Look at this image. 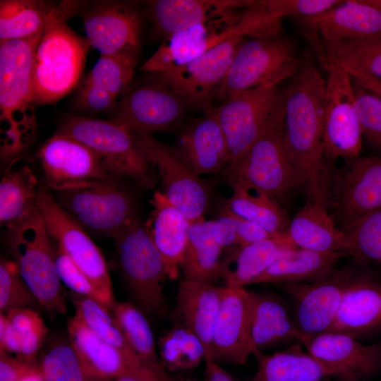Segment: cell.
<instances>
[{
  "instance_id": "cell-8",
  "label": "cell",
  "mask_w": 381,
  "mask_h": 381,
  "mask_svg": "<svg viewBox=\"0 0 381 381\" xmlns=\"http://www.w3.org/2000/svg\"><path fill=\"white\" fill-rule=\"evenodd\" d=\"M8 243L21 277L40 304L50 313H66L56 249L41 212L10 230Z\"/></svg>"
},
{
  "instance_id": "cell-5",
  "label": "cell",
  "mask_w": 381,
  "mask_h": 381,
  "mask_svg": "<svg viewBox=\"0 0 381 381\" xmlns=\"http://www.w3.org/2000/svg\"><path fill=\"white\" fill-rule=\"evenodd\" d=\"M302 62L295 41L282 33L245 40L234 56L217 99L224 102L258 87L278 85L294 77Z\"/></svg>"
},
{
  "instance_id": "cell-43",
  "label": "cell",
  "mask_w": 381,
  "mask_h": 381,
  "mask_svg": "<svg viewBox=\"0 0 381 381\" xmlns=\"http://www.w3.org/2000/svg\"><path fill=\"white\" fill-rule=\"evenodd\" d=\"M325 56L349 75L358 73L381 80V40H321Z\"/></svg>"
},
{
  "instance_id": "cell-33",
  "label": "cell",
  "mask_w": 381,
  "mask_h": 381,
  "mask_svg": "<svg viewBox=\"0 0 381 381\" xmlns=\"http://www.w3.org/2000/svg\"><path fill=\"white\" fill-rule=\"evenodd\" d=\"M286 234L296 248L320 253H344L342 232L321 201L308 198L290 220Z\"/></svg>"
},
{
  "instance_id": "cell-52",
  "label": "cell",
  "mask_w": 381,
  "mask_h": 381,
  "mask_svg": "<svg viewBox=\"0 0 381 381\" xmlns=\"http://www.w3.org/2000/svg\"><path fill=\"white\" fill-rule=\"evenodd\" d=\"M48 332L44 322L41 319L35 325L23 334L20 352L16 357L25 362L35 363L37 356Z\"/></svg>"
},
{
  "instance_id": "cell-18",
  "label": "cell",
  "mask_w": 381,
  "mask_h": 381,
  "mask_svg": "<svg viewBox=\"0 0 381 381\" xmlns=\"http://www.w3.org/2000/svg\"><path fill=\"white\" fill-rule=\"evenodd\" d=\"M162 181L167 200L189 222L203 217L210 201L209 185L177 156L173 147L150 133H134Z\"/></svg>"
},
{
  "instance_id": "cell-34",
  "label": "cell",
  "mask_w": 381,
  "mask_h": 381,
  "mask_svg": "<svg viewBox=\"0 0 381 381\" xmlns=\"http://www.w3.org/2000/svg\"><path fill=\"white\" fill-rule=\"evenodd\" d=\"M252 303L251 337L253 353L282 344L298 341V333L284 303L276 296L250 292Z\"/></svg>"
},
{
  "instance_id": "cell-54",
  "label": "cell",
  "mask_w": 381,
  "mask_h": 381,
  "mask_svg": "<svg viewBox=\"0 0 381 381\" xmlns=\"http://www.w3.org/2000/svg\"><path fill=\"white\" fill-rule=\"evenodd\" d=\"M23 334L11 326L6 314H0V351L14 353L17 356L21 351Z\"/></svg>"
},
{
  "instance_id": "cell-30",
  "label": "cell",
  "mask_w": 381,
  "mask_h": 381,
  "mask_svg": "<svg viewBox=\"0 0 381 381\" xmlns=\"http://www.w3.org/2000/svg\"><path fill=\"white\" fill-rule=\"evenodd\" d=\"M40 185L27 162L16 158L5 169L0 183V223L9 231L40 212Z\"/></svg>"
},
{
  "instance_id": "cell-9",
  "label": "cell",
  "mask_w": 381,
  "mask_h": 381,
  "mask_svg": "<svg viewBox=\"0 0 381 381\" xmlns=\"http://www.w3.org/2000/svg\"><path fill=\"white\" fill-rule=\"evenodd\" d=\"M286 90L268 84L239 93L213 108L226 139L231 162L282 123Z\"/></svg>"
},
{
  "instance_id": "cell-7",
  "label": "cell",
  "mask_w": 381,
  "mask_h": 381,
  "mask_svg": "<svg viewBox=\"0 0 381 381\" xmlns=\"http://www.w3.org/2000/svg\"><path fill=\"white\" fill-rule=\"evenodd\" d=\"M59 133L89 147L112 176L129 177L145 188L156 185L154 166L135 135L111 121L72 116L65 119Z\"/></svg>"
},
{
  "instance_id": "cell-49",
  "label": "cell",
  "mask_w": 381,
  "mask_h": 381,
  "mask_svg": "<svg viewBox=\"0 0 381 381\" xmlns=\"http://www.w3.org/2000/svg\"><path fill=\"white\" fill-rule=\"evenodd\" d=\"M55 259L61 282L75 294L99 301L97 294L90 280L58 246L56 248Z\"/></svg>"
},
{
  "instance_id": "cell-37",
  "label": "cell",
  "mask_w": 381,
  "mask_h": 381,
  "mask_svg": "<svg viewBox=\"0 0 381 381\" xmlns=\"http://www.w3.org/2000/svg\"><path fill=\"white\" fill-rule=\"evenodd\" d=\"M212 221L203 217L189 222L188 238L180 270L183 279L212 284L222 277V248L214 240Z\"/></svg>"
},
{
  "instance_id": "cell-47",
  "label": "cell",
  "mask_w": 381,
  "mask_h": 381,
  "mask_svg": "<svg viewBox=\"0 0 381 381\" xmlns=\"http://www.w3.org/2000/svg\"><path fill=\"white\" fill-rule=\"evenodd\" d=\"M353 85L362 135L372 145L381 149V97L354 82Z\"/></svg>"
},
{
  "instance_id": "cell-12",
  "label": "cell",
  "mask_w": 381,
  "mask_h": 381,
  "mask_svg": "<svg viewBox=\"0 0 381 381\" xmlns=\"http://www.w3.org/2000/svg\"><path fill=\"white\" fill-rule=\"evenodd\" d=\"M37 202L51 238L87 277L99 301L110 310L116 301L108 268L99 249L44 186H40Z\"/></svg>"
},
{
  "instance_id": "cell-57",
  "label": "cell",
  "mask_w": 381,
  "mask_h": 381,
  "mask_svg": "<svg viewBox=\"0 0 381 381\" xmlns=\"http://www.w3.org/2000/svg\"><path fill=\"white\" fill-rule=\"evenodd\" d=\"M350 76L358 85L381 97V80L358 73Z\"/></svg>"
},
{
  "instance_id": "cell-20",
  "label": "cell",
  "mask_w": 381,
  "mask_h": 381,
  "mask_svg": "<svg viewBox=\"0 0 381 381\" xmlns=\"http://www.w3.org/2000/svg\"><path fill=\"white\" fill-rule=\"evenodd\" d=\"M252 303L244 287H223L215 320L209 360L218 364L244 365L253 346L251 337Z\"/></svg>"
},
{
  "instance_id": "cell-28",
  "label": "cell",
  "mask_w": 381,
  "mask_h": 381,
  "mask_svg": "<svg viewBox=\"0 0 381 381\" xmlns=\"http://www.w3.org/2000/svg\"><path fill=\"white\" fill-rule=\"evenodd\" d=\"M381 329V284L357 277L347 287L327 332L355 338Z\"/></svg>"
},
{
  "instance_id": "cell-17",
  "label": "cell",
  "mask_w": 381,
  "mask_h": 381,
  "mask_svg": "<svg viewBox=\"0 0 381 381\" xmlns=\"http://www.w3.org/2000/svg\"><path fill=\"white\" fill-rule=\"evenodd\" d=\"M46 185L56 191L85 187L112 176L99 157L68 135L57 133L38 152Z\"/></svg>"
},
{
  "instance_id": "cell-39",
  "label": "cell",
  "mask_w": 381,
  "mask_h": 381,
  "mask_svg": "<svg viewBox=\"0 0 381 381\" xmlns=\"http://www.w3.org/2000/svg\"><path fill=\"white\" fill-rule=\"evenodd\" d=\"M232 194L224 205L236 215L258 224L276 235L286 232L290 220L277 201L264 191L249 184L229 185Z\"/></svg>"
},
{
  "instance_id": "cell-58",
  "label": "cell",
  "mask_w": 381,
  "mask_h": 381,
  "mask_svg": "<svg viewBox=\"0 0 381 381\" xmlns=\"http://www.w3.org/2000/svg\"><path fill=\"white\" fill-rule=\"evenodd\" d=\"M363 3L381 11V0H361Z\"/></svg>"
},
{
  "instance_id": "cell-21",
  "label": "cell",
  "mask_w": 381,
  "mask_h": 381,
  "mask_svg": "<svg viewBox=\"0 0 381 381\" xmlns=\"http://www.w3.org/2000/svg\"><path fill=\"white\" fill-rule=\"evenodd\" d=\"M311 43L321 40H381V11L361 0L343 1L320 14L296 19Z\"/></svg>"
},
{
  "instance_id": "cell-61",
  "label": "cell",
  "mask_w": 381,
  "mask_h": 381,
  "mask_svg": "<svg viewBox=\"0 0 381 381\" xmlns=\"http://www.w3.org/2000/svg\"><path fill=\"white\" fill-rule=\"evenodd\" d=\"M23 381H44V380L42 376H39V377H30Z\"/></svg>"
},
{
  "instance_id": "cell-59",
  "label": "cell",
  "mask_w": 381,
  "mask_h": 381,
  "mask_svg": "<svg viewBox=\"0 0 381 381\" xmlns=\"http://www.w3.org/2000/svg\"><path fill=\"white\" fill-rule=\"evenodd\" d=\"M114 381H143L133 375H123L114 379Z\"/></svg>"
},
{
  "instance_id": "cell-44",
  "label": "cell",
  "mask_w": 381,
  "mask_h": 381,
  "mask_svg": "<svg viewBox=\"0 0 381 381\" xmlns=\"http://www.w3.org/2000/svg\"><path fill=\"white\" fill-rule=\"evenodd\" d=\"M344 253L358 260L381 262V207L340 229Z\"/></svg>"
},
{
  "instance_id": "cell-48",
  "label": "cell",
  "mask_w": 381,
  "mask_h": 381,
  "mask_svg": "<svg viewBox=\"0 0 381 381\" xmlns=\"http://www.w3.org/2000/svg\"><path fill=\"white\" fill-rule=\"evenodd\" d=\"M339 0H269L265 1L270 13L282 20L294 17L296 20L316 16L340 4Z\"/></svg>"
},
{
  "instance_id": "cell-46",
  "label": "cell",
  "mask_w": 381,
  "mask_h": 381,
  "mask_svg": "<svg viewBox=\"0 0 381 381\" xmlns=\"http://www.w3.org/2000/svg\"><path fill=\"white\" fill-rule=\"evenodd\" d=\"M40 303L21 277L13 261L0 262V313L18 308H35Z\"/></svg>"
},
{
  "instance_id": "cell-16",
  "label": "cell",
  "mask_w": 381,
  "mask_h": 381,
  "mask_svg": "<svg viewBox=\"0 0 381 381\" xmlns=\"http://www.w3.org/2000/svg\"><path fill=\"white\" fill-rule=\"evenodd\" d=\"M330 207L339 229L381 207V155L345 160L332 172Z\"/></svg>"
},
{
  "instance_id": "cell-32",
  "label": "cell",
  "mask_w": 381,
  "mask_h": 381,
  "mask_svg": "<svg viewBox=\"0 0 381 381\" xmlns=\"http://www.w3.org/2000/svg\"><path fill=\"white\" fill-rule=\"evenodd\" d=\"M347 255L341 252L320 253L296 248L279 257L266 270L253 279V284H301L323 279Z\"/></svg>"
},
{
  "instance_id": "cell-35",
  "label": "cell",
  "mask_w": 381,
  "mask_h": 381,
  "mask_svg": "<svg viewBox=\"0 0 381 381\" xmlns=\"http://www.w3.org/2000/svg\"><path fill=\"white\" fill-rule=\"evenodd\" d=\"M75 315L99 337L118 350L143 381H161L140 360L110 310L99 301L77 294L72 296Z\"/></svg>"
},
{
  "instance_id": "cell-11",
  "label": "cell",
  "mask_w": 381,
  "mask_h": 381,
  "mask_svg": "<svg viewBox=\"0 0 381 381\" xmlns=\"http://www.w3.org/2000/svg\"><path fill=\"white\" fill-rule=\"evenodd\" d=\"M219 173L228 185H251L277 202L302 186L284 146L283 121Z\"/></svg>"
},
{
  "instance_id": "cell-22",
  "label": "cell",
  "mask_w": 381,
  "mask_h": 381,
  "mask_svg": "<svg viewBox=\"0 0 381 381\" xmlns=\"http://www.w3.org/2000/svg\"><path fill=\"white\" fill-rule=\"evenodd\" d=\"M86 39L100 55L137 51L140 20L132 6L99 2L83 13Z\"/></svg>"
},
{
  "instance_id": "cell-23",
  "label": "cell",
  "mask_w": 381,
  "mask_h": 381,
  "mask_svg": "<svg viewBox=\"0 0 381 381\" xmlns=\"http://www.w3.org/2000/svg\"><path fill=\"white\" fill-rule=\"evenodd\" d=\"M308 353L333 369L345 381H359L375 373L381 363V347L365 345L349 334L325 332L301 341Z\"/></svg>"
},
{
  "instance_id": "cell-3",
  "label": "cell",
  "mask_w": 381,
  "mask_h": 381,
  "mask_svg": "<svg viewBox=\"0 0 381 381\" xmlns=\"http://www.w3.org/2000/svg\"><path fill=\"white\" fill-rule=\"evenodd\" d=\"M280 33L282 20L269 12L265 1H255L245 9L164 37L140 70L158 73L183 66L233 37H256Z\"/></svg>"
},
{
  "instance_id": "cell-53",
  "label": "cell",
  "mask_w": 381,
  "mask_h": 381,
  "mask_svg": "<svg viewBox=\"0 0 381 381\" xmlns=\"http://www.w3.org/2000/svg\"><path fill=\"white\" fill-rule=\"evenodd\" d=\"M211 231L214 240L222 248L237 245L234 220L224 209H222L219 217L212 221Z\"/></svg>"
},
{
  "instance_id": "cell-31",
  "label": "cell",
  "mask_w": 381,
  "mask_h": 381,
  "mask_svg": "<svg viewBox=\"0 0 381 381\" xmlns=\"http://www.w3.org/2000/svg\"><path fill=\"white\" fill-rule=\"evenodd\" d=\"M68 340L88 373L97 381L123 375L136 377L121 353L99 337L75 315L67 322Z\"/></svg>"
},
{
  "instance_id": "cell-29",
  "label": "cell",
  "mask_w": 381,
  "mask_h": 381,
  "mask_svg": "<svg viewBox=\"0 0 381 381\" xmlns=\"http://www.w3.org/2000/svg\"><path fill=\"white\" fill-rule=\"evenodd\" d=\"M151 217L146 224L165 263L168 278L176 279L179 272L188 238V219L160 191L150 201Z\"/></svg>"
},
{
  "instance_id": "cell-55",
  "label": "cell",
  "mask_w": 381,
  "mask_h": 381,
  "mask_svg": "<svg viewBox=\"0 0 381 381\" xmlns=\"http://www.w3.org/2000/svg\"><path fill=\"white\" fill-rule=\"evenodd\" d=\"M8 323L23 334L35 325L42 318L32 308H18L6 313Z\"/></svg>"
},
{
  "instance_id": "cell-40",
  "label": "cell",
  "mask_w": 381,
  "mask_h": 381,
  "mask_svg": "<svg viewBox=\"0 0 381 381\" xmlns=\"http://www.w3.org/2000/svg\"><path fill=\"white\" fill-rule=\"evenodd\" d=\"M110 311L143 363L161 381H174V376L161 362L152 331L143 312L130 302H116Z\"/></svg>"
},
{
  "instance_id": "cell-62",
  "label": "cell",
  "mask_w": 381,
  "mask_h": 381,
  "mask_svg": "<svg viewBox=\"0 0 381 381\" xmlns=\"http://www.w3.org/2000/svg\"><path fill=\"white\" fill-rule=\"evenodd\" d=\"M318 381H322V380H318Z\"/></svg>"
},
{
  "instance_id": "cell-1",
  "label": "cell",
  "mask_w": 381,
  "mask_h": 381,
  "mask_svg": "<svg viewBox=\"0 0 381 381\" xmlns=\"http://www.w3.org/2000/svg\"><path fill=\"white\" fill-rule=\"evenodd\" d=\"M325 81L308 56L286 90L283 138L308 198L330 206V179L322 154Z\"/></svg>"
},
{
  "instance_id": "cell-4",
  "label": "cell",
  "mask_w": 381,
  "mask_h": 381,
  "mask_svg": "<svg viewBox=\"0 0 381 381\" xmlns=\"http://www.w3.org/2000/svg\"><path fill=\"white\" fill-rule=\"evenodd\" d=\"M43 31L0 43L1 152L4 157L20 151L35 127L32 70Z\"/></svg>"
},
{
  "instance_id": "cell-2",
  "label": "cell",
  "mask_w": 381,
  "mask_h": 381,
  "mask_svg": "<svg viewBox=\"0 0 381 381\" xmlns=\"http://www.w3.org/2000/svg\"><path fill=\"white\" fill-rule=\"evenodd\" d=\"M80 6L78 1H62L54 4L49 14L32 70L35 106L55 103L75 87L80 77L90 46L68 24Z\"/></svg>"
},
{
  "instance_id": "cell-15",
  "label": "cell",
  "mask_w": 381,
  "mask_h": 381,
  "mask_svg": "<svg viewBox=\"0 0 381 381\" xmlns=\"http://www.w3.org/2000/svg\"><path fill=\"white\" fill-rule=\"evenodd\" d=\"M246 37H233L183 66L152 74L181 97L188 107L205 113L214 107L212 101Z\"/></svg>"
},
{
  "instance_id": "cell-25",
  "label": "cell",
  "mask_w": 381,
  "mask_h": 381,
  "mask_svg": "<svg viewBox=\"0 0 381 381\" xmlns=\"http://www.w3.org/2000/svg\"><path fill=\"white\" fill-rule=\"evenodd\" d=\"M136 53L100 55L80 88L78 106L91 113L113 110L134 74Z\"/></svg>"
},
{
  "instance_id": "cell-38",
  "label": "cell",
  "mask_w": 381,
  "mask_h": 381,
  "mask_svg": "<svg viewBox=\"0 0 381 381\" xmlns=\"http://www.w3.org/2000/svg\"><path fill=\"white\" fill-rule=\"evenodd\" d=\"M301 349L296 346L260 356L253 381H318L327 376H337L333 369Z\"/></svg>"
},
{
  "instance_id": "cell-24",
  "label": "cell",
  "mask_w": 381,
  "mask_h": 381,
  "mask_svg": "<svg viewBox=\"0 0 381 381\" xmlns=\"http://www.w3.org/2000/svg\"><path fill=\"white\" fill-rule=\"evenodd\" d=\"M213 108L203 116L187 123L172 147L177 156L198 176L219 173L231 163L226 139Z\"/></svg>"
},
{
  "instance_id": "cell-10",
  "label": "cell",
  "mask_w": 381,
  "mask_h": 381,
  "mask_svg": "<svg viewBox=\"0 0 381 381\" xmlns=\"http://www.w3.org/2000/svg\"><path fill=\"white\" fill-rule=\"evenodd\" d=\"M320 63L327 71L322 154L326 170L332 176L333 165L337 159L345 161L360 156L363 135L355 107L351 77L327 56Z\"/></svg>"
},
{
  "instance_id": "cell-56",
  "label": "cell",
  "mask_w": 381,
  "mask_h": 381,
  "mask_svg": "<svg viewBox=\"0 0 381 381\" xmlns=\"http://www.w3.org/2000/svg\"><path fill=\"white\" fill-rule=\"evenodd\" d=\"M203 381H236L234 378L219 364L205 361V379Z\"/></svg>"
},
{
  "instance_id": "cell-6",
  "label": "cell",
  "mask_w": 381,
  "mask_h": 381,
  "mask_svg": "<svg viewBox=\"0 0 381 381\" xmlns=\"http://www.w3.org/2000/svg\"><path fill=\"white\" fill-rule=\"evenodd\" d=\"M111 237L119 270L135 306L149 314H162L168 274L147 226L135 218Z\"/></svg>"
},
{
  "instance_id": "cell-41",
  "label": "cell",
  "mask_w": 381,
  "mask_h": 381,
  "mask_svg": "<svg viewBox=\"0 0 381 381\" xmlns=\"http://www.w3.org/2000/svg\"><path fill=\"white\" fill-rule=\"evenodd\" d=\"M54 4L33 0H1L0 42L30 37L42 31Z\"/></svg>"
},
{
  "instance_id": "cell-13",
  "label": "cell",
  "mask_w": 381,
  "mask_h": 381,
  "mask_svg": "<svg viewBox=\"0 0 381 381\" xmlns=\"http://www.w3.org/2000/svg\"><path fill=\"white\" fill-rule=\"evenodd\" d=\"M118 179L56 191L54 198L84 229L111 236L137 218L132 198Z\"/></svg>"
},
{
  "instance_id": "cell-50",
  "label": "cell",
  "mask_w": 381,
  "mask_h": 381,
  "mask_svg": "<svg viewBox=\"0 0 381 381\" xmlns=\"http://www.w3.org/2000/svg\"><path fill=\"white\" fill-rule=\"evenodd\" d=\"M42 376L39 364L30 363L0 351V381H23Z\"/></svg>"
},
{
  "instance_id": "cell-36",
  "label": "cell",
  "mask_w": 381,
  "mask_h": 381,
  "mask_svg": "<svg viewBox=\"0 0 381 381\" xmlns=\"http://www.w3.org/2000/svg\"><path fill=\"white\" fill-rule=\"evenodd\" d=\"M286 232L238 248L223 261L222 278L226 287H244L284 253L296 248Z\"/></svg>"
},
{
  "instance_id": "cell-45",
  "label": "cell",
  "mask_w": 381,
  "mask_h": 381,
  "mask_svg": "<svg viewBox=\"0 0 381 381\" xmlns=\"http://www.w3.org/2000/svg\"><path fill=\"white\" fill-rule=\"evenodd\" d=\"M39 365L44 381H97L69 341L52 344L41 356Z\"/></svg>"
},
{
  "instance_id": "cell-51",
  "label": "cell",
  "mask_w": 381,
  "mask_h": 381,
  "mask_svg": "<svg viewBox=\"0 0 381 381\" xmlns=\"http://www.w3.org/2000/svg\"><path fill=\"white\" fill-rule=\"evenodd\" d=\"M222 209L226 210L234 220L237 232V245L239 246L238 248L258 241L283 235L272 234L260 225L236 215L224 206H223Z\"/></svg>"
},
{
  "instance_id": "cell-19",
  "label": "cell",
  "mask_w": 381,
  "mask_h": 381,
  "mask_svg": "<svg viewBox=\"0 0 381 381\" xmlns=\"http://www.w3.org/2000/svg\"><path fill=\"white\" fill-rule=\"evenodd\" d=\"M357 277L349 269H344L315 282L281 286L294 299V319L299 342L329 329L346 289Z\"/></svg>"
},
{
  "instance_id": "cell-26",
  "label": "cell",
  "mask_w": 381,
  "mask_h": 381,
  "mask_svg": "<svg viewBox=\"0 0 381 381\" xmlns=\"http://www.w3.org/2000/svg\"><path fill=\"white\" fill-rule=\"evenodd\" d=\"M224 286L183 279L179 284L176 303L171 313L173 323L193 332L205 349V361L211 353L212 333Z\"/></svg>"
},
{
  "instance_id": "cell-14",
  "label": "cell",
  "mask_w": 381,
  "mask_h": 381,
  "mask_svg": "<svg viewBox=\"0 0 381 381\" xmlns=\"http://www.w3.org/2000/svg\"><path fill=\"white\" fill-rule=\"evenodd\" d=\"M153 75L149 82L127 85L112 110L110 121L133 133L168 131L179 126L188 105Z\"/></svg>"
},
{
  "instance_id": "cell-60",
  "label": "cell",
  "mask_w": 381,
  "mask_h": 381,
  "mask_svg": "<svg viewBox=\"0 0 381 381\" xmlns=\"http://www.w3.org/2000/svg\"><path fill=\"white\" fill-rule=\"evenodd\" d=\"M174 381H199V380L195 378L177 375L176 376H174Z\"/></svg>"
},
{
  "instance_id": "cell-42",
  "label": "cell",
  "mask_w": 381,
  "mask_h": 381,
  "mask_svg": "<svg viewBox=\"0 0 381 381\" xmlns=\"http://www.w3.org/2000/svg\"><path fill=\"white\" fill-rule=\"evenodd\" d=\"M157 350L164 368L171 375L197 368L206 357L200 338L176 323L159 337Z\"/></svg>"
},
{
  "instance_id": "cell-27",
  "label": "cell",
  "mask_w": 381,
  "mask_h": 381,
  "mask_svg": "<svg viewBox=\"0 0 381 381\" xmlns=\"http://www.w3.org/2000/svg\"><path fill=\"white\" fill-rule=\"evenodd\" d=\"M251 0H158L149 4V15L164 37L194 25L229 15L253 5Z\"/></svg>"
}]
</instances>
